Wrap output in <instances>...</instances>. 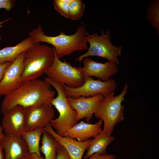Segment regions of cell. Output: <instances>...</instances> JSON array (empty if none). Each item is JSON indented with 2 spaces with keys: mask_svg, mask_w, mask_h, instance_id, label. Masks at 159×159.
Wrapping results in <instances>:
<instances>
[{
  "mask_svg": "<svg viewBox=\"0 0 159 159\" xmlns=\"http://www.w3.org/2000/svg\"><path fill=\"white\" fill-rule=\"evenodd\" d=\"M3 149L0 144V159H4V154L3 153Z\"/></svg>",
  "mask_w": 159,
  "mask_h": 159,
  "instance_id": "cell-30",
  "label": "cell"
},
{
  "mask_svg": "<svg viewBox=\"0 0 159 159\" xmlns=\"http://www.w3.org/2000/svg\"><path fill=\"white\" fill-rule=\"evenodd\" d=\"M43 131V129L37 128L32 130L25 131L22 135L21 137L27 145L29 153L41 155L39 142Z\"/></svg>",
  "mask_w": 159,
  "mask_h": 159,
  "instance_id": "cell-19",
  "label": "cell"
},
{
  "mask_svg": "<svg viewBox=\"0 0 159 159\" xmlns=\"http://www.w3.org/2000/svg\"><path fill=\"white\" fill-rule=\"evenodd\" d=\"M24 52L8 66L0 82V95L6 96L18 89L23 82L21 76L23 69Z\"/></svg>",
  "mask_w": 159,
  "mask_h": 159,
  "instance_id": "cell-10",
  "label": "cell"
},
{
  "mask_svg": "<svg viewBox=\"0 0 159 159\" xmlns=\"http://www.w3.org/2000/svg\"><path fill=\"white\" fill-rule=\"evenodd\" d=\"M63 3L69 5L72 2L73 0H60Z\"/></svg>",
  "mask_w": 159,
  "mask_h": 159,
  "instance_id": "cell-31",
  "label": "cell"
},
{
  "mask_svg": "<svg viewBox=\"0 0 159 159\" xmlns=\"http://www.w3.org/2000/svg\"><path fill=\"white\" fill-rule=\"evenodd\" d=\"M55 159H72L67 151L64 148L59 145L57 151Z\"/></svg>",
  "mask_w": 159,
  "mask_h": 159,
  "instance_id": "cell-24",
  "label": "cell"
},
{
  "mask_svg": "<svg viewBox=\"0 0 159 159\" xmlns=\"http://www.w3.org/2000/svg\"><path fill=\"white\" fill-rule=\"evenodd\" d=\"M3 115L1 126L5 134H13L21 137L25 131V108L16 105Z\"/></svg>",
  "mask_w": 159,
  "mask_h": 159,
  "instance_id": "cell-11",
  "label": "cell"
},
{
  "mask_svg": "<svg viewBox=\"0 0 159 159\" xmlns=\"http://www.w3.org/2000/svg\"><path fill=\"white\" fill-rule=\"evenodd\" d=\"M84 84L77 87H70L64 84V91L66 96L74 98L81 96L90 97L98 94L105 96L114 92L117 86L116 81L113 79L104 82L86 76L84 77Z\"/></svg>",
  "mask_w": 159,
  "mask_h": 159,
  "instance_id": "cell-8",
  "label": "cell"
},
{
  "mask_svg": "<svg viewBox=\"0 0 159 159\" xmlns=\"http://www.w3.org/2000/svg\"><path fill=\"white\" fill-rule=\"evenodd\" d=\"M111 34L108 30L106 33L103 31L101 35L86 33V38L90 47L85 54L78 56L75 59L81 62L85 57L90 56H97L106 59L109 62H112L117 65L120 64L117 57L121 54L122 47H116L111 43Z\"/></svg>",
  "mask_w": 159,
  "mask_h": 159,
  "instance_id": "cell-6",
  "label": "cell"
},
{
  "mask_svg": "<svg viewBox=\"0 0 159 159\" xmlns=\"http://www.w3.org/2000/svg\"><path fill=\"white\" fill-rule=\"evenodd\" d=\"M25 109V131L32 130L37 128L44 129L50 123L54 116V110L51 105L37 104Z\"/></svg>",
  "mask_w": 159,
  "mask_h": 159,
  "instance_id": "cell-9",
  "label": "cell"
},
{
  "mask_svg": "<svg viewBox=\"0 0 159 159\" xmlns=\"http://www.w3.org/2000/svg\"><path fill=\"white\" fill-rule=\"evenodd\" d=\"M12 62H8L0 64V82L3 77L6 69Z\"/></svg>",
  "mask_w": 159,
  "mask_h": 159,
  "instance_id": "cell-27",
  "label": "cell"
},
{
  "mask_svg": "<svg viewBox=\"0 0 159 159\" xmlns=\"http://www.w3.org/2000/svg\"><path fill=\"white\" fill-rule=\"evenodd\" d=\"M128 87V84H125L122 92L117 95L114 96L113 92L104 96L94 113L96 117L103 122L102 131L109 135H111L114 127L124 120V108L121 103L124 100Z\"/></svg>",
  "mask_w": 159,
  "mask_h": 159,
  "instance_id": "cell-4",
  "label": "cell"
},
{
  "mask_svg": "<svg viewBox=\"0 0 159 159\" xmlns=\"http://www.w3.org/2000/svg\"><path fill=\"white\" fill-rule=\"evenodd\" d=\"M86 32L84 26L81 25L73 34L67 35L62 32L58 36H49L44 34L42 26L39 25L37 28L29 32L28 35L33 43L43 42L52 44L57 57L60 59L75 51L88 49Z\"/></svg>",
  "mask_w": 159,
  "mask_h": 159,
  "instance_id": "cell-2",
  "label": "cell"
},
{
  "mask_svg": "<svg viewBox=\"0 0 159 159\" xmlns=\"http://www.w3.org/2000/svg\"><path fill=\"white\" fill-rule=\"evenodd\" d=\"M11 19V18H9V19H8L6 20H4V21H0V28H1V27H3V26L2 25V24L4 23V22H5L9 20H10V19Z\"/></svg>",
  "mask_w": 159,
  "mask_h": 159,
  "instance_id": "cell-32",
  "label": "cell"
},
{
  "mask_svg": "<svg viewBox=\"0 0 159 159\" xmlns=\"http://www.w3.org/2000/svg\"><path fill=\"white\" fill-rule=\"evenodd\" d=\"M54 58L53 48L39 42L33 43L24 52L22 81L35 80L42 76L51 66Z\"/></svg>",
  "mask_w": 159,
  "mask_h": 159,
  "instance_id": "cell-3",
  "label": "cell"
},
{
  "mask_svg": "<svg viewBox=\"0 0 159 159\" xmlns=\"http://www.w3.org/2000/svg\"><path fill=\"white\" fill-rule=\"evenodd\" d=\"M24 159H44L42 155H39L35 153H29Z\"/></svg>",
  "mask_w": 159,
  "mask_h": 159,
  "instance_id": "cell-28",
  "label": "cell"
},
{
  "mask_svg": "<svg viewBox=\"0 0 159 159\" xmlns=\"http://www.w3.org/2000/svg\"><path fill=\"white\" fill-rule=\"evenodd\" d=\"M104 96L98 94L90 97L81 96L77 98L67 97L70 107L77 112L78 121L85 118L86 123H90L93 114L97 109Z\"/></svg>",
  "mask_w": 159,
  "mask_h": 159,
  "instance_id": "cell-12",
  "label": "cell"
},
{
  "mask_svg": "<svg viewBox=\"0 0 159 159\" xmlns=\"http://www.w3.org/2000/svg\"><path fill=\"white\" fill-rule=\"evenodd\" d=\"M69 6V19L74 20L80 19L85 10L84 3L81 0H73Z\"/></svg>",
  "mask_w": 159,
  "mask_h": 159,
  "instance_id": "cell-21",
  "label": "cell"
},
{
  "mask_svg": "<svg viewBox=\"0 0 159 159\" xmlns=\"http://www.w3.org/2000/svg\"><path fill=\"white\" fill-rule=\"evenodd\" d=\"M15 1L12 0H0V9L4 8L7 11L13 7Z\"/></svg>",
  "mask_w": 159,
  "mask_h": 159,
  "instance_id": "cell-25",
  "label": "cell"
},
{
  "mask_svg": "<svg viewBox=\"0 0 159 159\" xmlns=\"http://www.w3.org/2000/svg\"><path fill=\"white\" fill-rule=\"evenodd\" d=\"M159 1H153L148 11V19L153 27L156 29L159 35Z\"/></svg>",
  "mask_w": 159,
  "mask_h": 159,
  "instance_id": "cell-22",
  "label": "cell"
},
{
  "mask_svg": "<svg viewBox=\"0 0 159 159\" xmlns=\"http://www.w3.org/2000/svg\"><path fill=\"white\" fill-rule=\"evenodd\" d=\"M52 48L54 58L52 65L45 73L47 77L70 87H77L82 85L85 81L82 68L73 67L65 60L61 61Z\"/></svg>",
  "mask_w": 159,
  "mask_h": 159,
  "instance_id": "cell-7",
  "label": "cell"
},
{
  "mask_svg": "<svg viewBox=\"0 0 159 159\" xmlns=\"http://www.w3.org/2000/svg\"><path fill=\"white\" fill-rule=\"evenodd\" d=\"M45 80L37 79L23 82L18 89L5 96L1 105L2 114L16 105L26 108L37 104L51 105L55 92Z\"/></svg>",
  "mask_w": 159,
  "mask_h": 159,
  "instance_id": "cell-1",
  "label": "cell"
},
{
  "mask_svg": "<svg viewBox=\"0 0 159 159\" xmlns=\"http://www.w3.org/2000/svg\"><path fill=\"white\" fill-rule=\"evenodd\" d=\"M115 139L114 136L109 135L102 131L90 141L83 159H87L91 155L95 153L103 155L107 154V148Z\"/></svg>",
  "mask_w": 159,
  "mask_h": 159,
  "instance_id": "cell-17",
  "label": "cell"
},
{
  "mask_svg": "<svg viewBox=\"0 0 159 159\" xmlns=\"http://www.w3.org/2000/svg\"><path fill=\"white\" fill-rule=\"evenodd\" d=\"M116 156L112 154L103 155L95 153L91 155L87 159H115Z\"/></svg>",
  "mask_w": 159,
  "mask_h": 159,
  "instance_id": "cell-26",
  "label": "cell"
},
{
  "mask_svg": "<svg viewBox=\"0 0 159 159\" xmlns=\"http://www.w3.org/2000/svg\"><path fill=\"white\" fill-rule=\"evenodd\" d=\"M3 129L1 125H0V143L4 138L5 134L3 132Z\"/></svg>",
  "mask_w": 159,
  "mask_h": 159,
  "instance_id": "cell-29",
  "label": "cell"
},
{
  "mask_svg": "<svg viewBox=\"0 0 159 159\" xmlns=\"http://www.w3.org/2000/svg\"><path fill=\"white\" fill-rule=\"evenodd\" d=\"M53 4L55 9L61 15L69 18V6L64 4L60 0H54Z\"/></svg>",
  "mask_w": 159,
  "mask_h": 159,
  "instance_id": "cell-23",
  "label": "cell"
},
{
  "mask_svg": "<svg viewBox=\"0 0 159 159\" xmlns=\"http://www.w3.org/2000/svg\"><path fill=\"white\" fill-rule=\"evenodd\" d=\"M42 135L40 152L44 155V159H55L60 145L49 133L44 130Z\"/></svg>",
  "mask_w": 159,
  "mask_h": 159,
  "instance_id": "cell-20",
  "label": "cell"
},
{
  "mask_svg": "<svg viewBox=\"0 0 159 159\" xmlns=\"http://www.w3.org/2000/svg\"><path fill=\"white\" fill-rule=\"evenodd\" d=\"M33 44L31 38L29 37L15 46L6 47L0 50V64L14 61Z\"/></svg>",
  "mask_w": 159,
  "mask_h": 159,
  "instance_id": "cell-18",
  "label": "cell"
},
{
  "mask_svg": "<svg viewBox=\"0 0 159 159\" xmlns=\"http://www.w3.org/2000/svg\"><path fill=\"white\" fill-rule=\"evenodd\" d=\"M49 133L58 143L63 146L68 152L72 159H82L91 138L83 142L76 140L69 136L62 137L57 134L49 123L44 129Z\"/></svg>",
  "mask_w": 159,
  "mask_h": 159,
  "instance_id": "cell-14",
  "label": "cell"
},
{
  "mask_svg": "<svg viewBox=\"0 0 159 159\" xmlns=\"http://www.w3.org/2000/svg\"><path fill=\"white\" fill-rule=\"evenodd\" d=\"M0 144L4 152V159H24L29 153L27 145L21 137L5 134Z\"/></svg>",
  "mask_w": 159,
  "mask_h": 159,
  "instance_id": "cell-15",
  "label": "cell"
},
{
  "mask_svg": "<svg viewBox=\"0 0 159 159\" xmlns=\"http://www.w3.org/2000/svg\"><path fill=\"white\" fill-rule=\"evenodd\" d=\"M45 80L49 83L57 92V96L53 99L51 105L55 107L59 115L57 118L51 121L50 125L56 130L57 134L64 137L67 131L77 123V112L70 107L68 102L67 97L64 91V84L47 77Z\"/></svg>",
  "mask_w": 159,
  "mask_h": 159,
  "instance_id": "cell-5",
  "label": "cell"
},
{
  "mask_svg": "<svg viewBox=\"0 0 159 159\" xmlns=\"http://www.w3.org/2000/svg\"><path fill=\"white\" fill-rule=\"evenodd\" d=\"M102 121L100 119L95 124L81 121L68 130L65 136H69L77 141L83 142L91 138H95L101 132Z\"/></svg>",
  "mask_w": 159,
  "mask_h": 159,
  "instance_id": "cell-16",
  "label": "cell"
},
{
  "mask_svg": "<svg viewBox=\"0 0 159 159\" xmlns=\"http://www.w3.org/2000/svg\"><path fill=\"white\" fill-rule=\"evenodd\" d=\"M83 66L82 68L84 77L94 76L106 82L118 72L117 64L112 62L102 63L96 62L87 57L83 59Z\"/></svg>",
  "mask_w": 159,
  "mask_h": 159,
  "instance_id": "cell-13",
  "label": "cell"
}]
</instances>
